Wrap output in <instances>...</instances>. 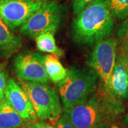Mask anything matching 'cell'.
I'll list each match as a JSON object with an SVG mask.
<instances>
[{
  "label": "cell",
  "instance_id": "obj_1",
  "mask_svg": "<svg viewBox=\"0 0 128 128\" xmlns=\"http://www.w3.org/2000/svg\"><path fill=\"white\" fill-rule=\"evenodd\" d=\"M107 0H95L73 19L71 34L79 45L90 46L108 38L114 22Z\"/></svg>",
  "mask_w": 128,
  "mask_h": 128
},
{
  "label": "cell",
  "instance_id": "obj_2",
  "mask_svg": "<svg viewBox=\"0 0 128 128\" xmlns=\"http://www.w3.org/2000/svg\"><path fill=\"white\" fill-rule=\"evenodd\" d=\"M118 105L105 94L95 92L81 104L64 109L76 128H103L112 119Z\"/></svg>",
  "mask_w": 128,
  "mask_h": 128
},
{
  "label": "cell",
  "instance_id": "obj_3",
  "mask_svg": "<svg viewBox=\"0 0 128 128\" xmlns=\"http://www.w3.org/2000/svg\"><path fill=\"white\" fill-rule=\"evenodd\" d=\"M98 76L90 68H71L58 83V92L64 109L81 104L96 90Z\"/></svg>",
  "mask_w": 128,
  "mask_h": 128
},
{
  "label": "cell",
  "instance_id": "obj_4",
  "mask_svg": "<svg viewBox=\"0 0 128 128\" xmlns=\"http://www.w3.org/2000/svg\"><path fill=\"white\" fill-rule=\"evenodd\" d=\"M32 102L38 118L55 124L62 114L60 96L54 88L41 82L20 80Z\"/></svg>",
  "mask_w": 128,
  "mask_h": 128
},
{
  "label": "cell",
  "instance_id": "obj_5",
  "mask_svg": "<svg viewBox=\"0 0 128 128\" xmlns=\"http://www.w3.org/2000/svg\"><path fill=\"white\" fill-rule=\"evenodd\" d=\"M61 19V6L55 1L45 2L20 28V32L30 38H36L46 33L54 34L59 28Z\"/></svg>",
  "mask_w": 128,
  "mask_h": 128
},
{
  "label": "cell",
  "instance_id": "obj_6",
  "mask_svg": "<svg viewBox=\"0 0 128 128\" xmlns=\"http://www.w3.org/2000/svg\"><path fill=\"white\" fill-rule=\"evenodd\" d=\"M118 41L114 38H106L96 44L90 58L89 66L96 71L100 78L104 89L106 90L110 83L111 76L116 60Z\"/></svg>",
  "mask_w": 128,
  "mask_h": 128
},
{
  "label": "cell",
  "instance_id": "obj_7",
  "mask_svg": "<svg viewBox=\"0 0 128 128\" xmlns=\"http://www.w3.org/2000/svg\"><path fill=\"white\" fill-rule=\"evenodd\" d=\"M45 0H0V19L11 29L21 28Z\"/></svg>",
  "mask_w": 128,
  "mask_h": 128
},
{
  "label": "cell",
  "instance_id": "obj_8",
  "mask_svg": "<svg viewBox=\"0 0 128 128\" xmlns=\"http://www.w3.org/2000/svg\"><path fill=\"white\" fill-rule=\"evenodd\" d=\"M105 94L117 102L128 97V41H122L120 46L117 48L113 72Z\"/></svg>",
  "mask_w": 128,
  "mask_h": 128
},
{
  "label": "cell",
  "instance_id": "obj_9",
  "mask_svg": "<svg viewBox=\"0 0 128 128\" xmlns=\"http://www.w3.org/2000/svg\"><path fill=\"white\" fill-rule=\"evenodd\" d=\"M44 56L38 52L22 53L15 57L14 67L22 80L47 84L49 78L44 66Z\"/></svg>",
  "mask_w": 128,
  "mask_h": 128
},
{
  "label": "cell",
  "instance_id": "obj_10",
  "mask_svg": "<svg viewBox=\"0 0 128 128\" xmlns=\"http://www.w3.org/2000/svg\"><path fill=\"white\" fill-rule=\"evenodd\" d=\"M5 99L24 120L36 121V113L28 96L23 88L12 78L8 79L5 90Z\"/></svg>",
  "mask_w": 128,
  "mask_h": 128
},
{
  "label": "cell",
  "instance_id": "obj_11",
  "mask_svg": "<svg viewBox=\"0 0 128 128\" xmlns=\"http://www.w3.org/2000/svg\"><path fill=\"white\" fill-rule=\"evenodd\" d=\"M22 46L21 37L12 32V29L0 19V57L9 58L16 54Z\"/></svg>",
  "mask_w": 128,
  "mask_h": 128
},
{
  "label": "cell",
  "instance_id": "obj_12",
  "mask_svg": "<svg viewBox=\"0 0 128 128\" xmlns=\"http://www.w3.org/2000/svg\"><path fill=\"white\" fill-rule=\"evenodd\" d=\"M26 122L6 99L0 102V128H22Z\"/></svg>",
  "mask_w": 128,
  "mask_h": 128
},
{
  "label": "cell",
  "instance_id": "obj_13",
  "mask_svg": "<svg viewBox=\"0 0 128 128\" xmlns=\"http://www.w3.org/2000/svg\"><path fill=\"white\" fill-rule=\"evenodd\" d=\"M44 66L49 79L55 83H59L68 73V70L64 68L58 56L55 54H49L44 56Z\"/></svg>",
  "mask_w": 128,
  "mask_h": 128
},
{
  "label": "cell",
  "instance_id": "obj_14",
  "mask_svg": "<svg viewBox=\"0 0 128 128\" xmlns=\"http://www.w3.org/2000/svg\"><path fill=\"white\" fill-rule=\"evenodd\" d=\"M54 34L51 33L43 34L35 38L37 48L40 51L62 56L64 52L58 47L54 38Z\"/></svg>",
  "mask_w": 128,
  "mask_h": 128
},
{
  "label": "cell",
  "instance_id": "obj_15",
  "mask_svg": "<svg viewBox=\"0 0 128 128\" xmlns=\"http://www.w3.org/2000/svg\"><path fill=\"white\" fill-rule=\"evenodd\" d=\"M112 16L123 19L128 16V0H107Z\"/></svg>",
  "mask_w": 128,
  "mask_h": 128
},
{
  "label": "cell",
  "instance_id": "obj_16",
  "mask_svg": "<svg viewBox=\"0 0 128 128\" xmlns=\"http://www.w3.org/2000/svg\"><path fill=\"white\" fill-rule=\"evenodd\" d=\"M7 75L4 68L0 65V102L5 100V90L7 85Z\"/></svg>",
  "mask_w": 128,
  "mask_h": 128
},
{
  "label": "cell",
  "instance_id": "obj_17",
  "mask_svg": "<svg viewBox=\"0 0 128 128\" xmlns=\"http://www.w3.org/2000/svg\"><path fill=\"white\" fill-rule=\"evenodd\" d=\"M55 128H76L72 123L69 116L64 112L60 115L58 120L54 124Z\"/></svg>",
  "mask_w": 128,
  "mask_h": 128
},
{
  "label": "cell",
  "instance_id": "obj_18",
  "mask_svg": "<svg viewBox=\"0 0 128 128\" xmlns=\"http://www.w3.org/2000/svg\"><path fill=\"white\" fill-rule=\"evenodd\" d=\"M95 0H73V12L74 15H78L88 5Z\"/></svg>",
  "mask_w": 128,
  "mask_h": 128
},
{
  "label": "cell",
  "instance_id": "obj_19",
  "mask_svg": "<svg viewBox=\"0 0 128 128\" xmlns=\"http://www.w3.org/2000/svg\"><path fill=\"white\" fill-rule=\"evenodd\" d=\"M118 37L120 41H128V16L120 25L118 31Z\"/></svg>",
  "mask_w": 128,
  "mask_h": 128
},
{
  "label": "cell",
  "instance_id": "obj_20",
  "mask_svg": "<svg viewBox=\"0 0 128 128\" xmlns=\"http://www.w3.org/2000/svg\"><path fill=\"white\" fill-rule=\"evenodd\" d=\"M22 128H55L54 125H52L48 122H28L26 121Z\"/></svg>",
  "mask_w": 128,
  "mask_h": 128
},
{
  "label": "cell",
  "instance_id": "obj_21",
  "mask_svg": "<svg viewBox=\"0 0 128 128\" xmlns=\"http://www.w3.org/2000/svg\"><path fill=\"white\" fill-rule=\"evenodd\" d=\"M124 123H125V124L127 125V127L128 128V112H127V114H126V116H125Z\"/></svg>",
  "mask_w": 128,
  "mask_h": 128
},
{
  "label": "cell",
  "instance_id": "obj_22",
  "mask_svg": "<svg viewBox=\"0 0 128 128\" xmlns=\"http://www.w3.org/2000/svg\"><path fill=\"white\" fill-rule=\"evenodd\" d=\"M110 128H119L118 127H117V126H115V125H113V126H112Z\"/></svg>",
  "mask_w": 128,
  "mask_h": 128
}]
</instances>
